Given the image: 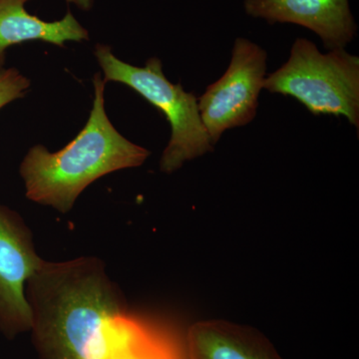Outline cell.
I'll use <instances>...</instances> for the list:
<instances>
[{"instance_id":"6da1fadb","label":"cell","mask_w":359,"mask_h":359,"mask_svg":"<svg viewBox=\"0 0 359 359\" xmlns=\"http://www.w3.org/2000/svg\"><path fill=\"white\" fill-rule=\"evenodd\" d=\"M25 297L40 359H105L127 313L121 290L96 257L42 259Z\"/></svg>"},{"instance_id":"8992f818","label":"cell","mask_w":359,"mask_h":359,"mask_svg":"<svg viewBox=\"0 0 359 359\" xmlns=\"http://www.w3.org/2000/svg\"><path fill=\"white\" fill-rule=\"evenodd\" d=\"M42 259L22 217L0 204V332L8 339L32 330L25 285Z\"/></svg>"},{"instance_id":"52a82bcc","label":"cell","mask_w":359,"mask_h":359,"mask_svg":"<svg viewBox=\"0 0 359 359\" xmlns=\"http://www.w3.org/2000/svg\"><path fill=\"white\" fill-rule=\"evenodd\" d=\"M245 11L269 23L304 26L330 50L344 49L356 34L348 0H245Z\"/></svg>"},{"instance_id":"9c48e42d","label":"cell","mask_w":359,"mask_h":359,"mask_svg":"<svg viewBox=\"0 0 359 359\" xmlns=\"http://www.w3.org/2000/svg\"><path fill=\"white\" fill-rule=\"evenodd\" d=\"M29 0H0V69L6 65V51L13 45L27 41H43L65 47L66 42L89 40L86 28L70 11L62 20L44 21L28 13Z\"/></svg>"},{"instance_id":"3957f363","label":"cell","mask_w":359,"mask_h":359,"mask_svg":"<svg viewBox=\"0 0 359 359\" xmlns=\"http://www.w3.org/2000/svg\"><path fill=\"white\" fill-rule=\"evenodd\" d=\"M94 53L103 71L104 81L118 82L135 90L169 122L171 138L161 157V171L174 173L188 161L214 151L201 119L198 99L181 84L167 79L159 58H150L145 67H136L116 57L108 45L97 44Z\"/></svg>"},{"instance_id":"4fadbf2b","label":"cell","mask_w":359,"mask_h":359,"mask_svg":"<svg viewBox=\"0 0 359 359\" xmlns=\"http://www.w3.org/2000/svg\"><path fill=\"white\" fill-rule=\"evenodd\" d=\"M187 359H192V358H189L188 355H187Z\"/></svg>"},{"instance_id":"7c38bea8","label":"cell","mask_w":359,"mask_h":359,"mask_svg":"<svg viewBox=\"0 0 359 359\" xmlns=\"http://www.w3.org/2000/svg\"><path fill=\"white\" fill-rule=\"evenodd\" d=\"M66 1L75 4L82 11H88L93 6L94 0H66Z\"/></svg>"},{"instance_id":"7a4b0ae2","label":"cell","mask_w":359,"mask_h":359,"mask_svg":"<svg viewBox=\"0 0 359 359\" xmlns=\"http://www.w3.org/2000/svg\"><path fill=\"white\" fill-rule=\"evenodd\" d=\"M105 83L100 72L94 75L93 106L74 140L55 153L43 145L28 151L20 167L28 200L66 214L96 180L148 159L150 151L125 138L108 118Z\"/></svg>"},{"instance_id":"30bf717a","label":"cell","mask_w":359,"mask_h":359,"mask_svg":"<svg viewBox=\"0 0 359 359\" xmlns=\"http://www.w3.org/2000/svg\"><path fill=\"white\" fill-rule=\"evenodd\" d=\"M30 87V80L16 68L0 69V110L9 103L23 98Z\"/></svg>"},{"instance_id":"ba28073f","label":"cell","mask_w":359,"mask_h":359,"mask_svg":"<svg viewBox=\"0 0 359 359\" xmlns=\"http://www.w3.org/2000/svg\"><path fill=\"white\" fill-rule=\"evenodd\" d=\"M192 359H283L257 328L224 320L198 321L187 332Z\"/></svg>"},{"instance_id":"8fae6325","label":"cell","mask_w":359,"mask_h":359,"mask_svg":"<svg viewBox=\"0 0 359 359\" xmlns=\"http://www.w3.org/2000/svg\"><path fill=\"white\" fill-rule=\"evenodd\" d=\"M166 342L163 337H157L143 346L123 351L108 359H181L175 353L173 346Z\"/></svg>"},{"instance_id":"277c9868","label":"cell","mask_w":359,"mask_h":359,"mask_svg":"<svg viewBox=\"0 0 359 359\" xmlns=\"http://www.w3.org/2000/svg\"><path fill=\"white\" fill-rule=\"evenodd\" d=\"M264 89L294 97L313 115L344 116L359 128V57L344 49L323 54L297 39L289 60L264 78Z\"/></svg>"},{"instance_id":"5b68a950","label":"cell","mask_w":359,"mask_h":359,"mask_svg":"<svg viewBox=\"0 0 359 359\" xmlns=\"http://www.w3.org/2000/svg\"><path fill=\"white\" fill-rule=\"evenodd\" d=\"M268 54L245 39H237L230 66L218 81L208 86L198 101L201 119L212 145L226 130L255 119L264 88Z\"/></svg>"}]
</instances>
